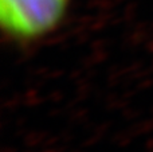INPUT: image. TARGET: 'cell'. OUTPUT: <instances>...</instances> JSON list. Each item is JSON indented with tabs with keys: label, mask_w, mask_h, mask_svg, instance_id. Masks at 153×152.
I'll list each match as a JSON object with an SVG mask.
<instances>
[{
	"label": "cell",
	"mask_w": 153,
	"mask_h": 152,
	"mask_svg": "<svg viewBox=\"0 0 153 152\" xmlns=\"http://www.w3.org/2000/svg\"><path fill=\"white\" fill-rule=\"evenodd\" d=\"M67 5L69 0H0L1 27L12 39H40L61 24Z\"/></svg>",
	"instance_id": "cell-1"
}]
</instances>
